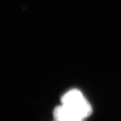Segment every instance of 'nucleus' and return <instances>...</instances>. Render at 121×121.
I'll return each mask as SVG.
<instances>
[{"label":"nucleus","mask_w":121,"mask_h":121,"mask_svg":"<svg viewBox=\"0 0 121 121\" xmlns=\"http://www.w3.org/2000/svg\"><path fill=\"white\" fill-rule=\"evenodd\" d=\"M54 121H55V120H54Z\"/></svg>","instance_id":"obj_3"},{"label":"nucleus","mask_w":121,"mask_h":121,"mask_svg":"<svg viewBox=\"0 0 121 121\" xmlns=\"http://www.w3.org/2000/svg\"><path fill=\"white\" fill-rule=\"evenodd\" d=\"M60 101L62 106L83 120L93 113L91 104L85 98L82 92L77 89L69 91L61 97Z\"/></svg>","instance_id":"obj_1"},{"label":"nucleus","mask_w":121,"mask_h":121,"mask_svg":"<svg viewBox=\"0 0 121 121\" xmlns=\"http://www.w3.org/2000/svg\"><path fill=\"white\" fill-rule=\"evenodd\" d=\"M53 117L55 121H83L84 120L72 112L60 105L56 107L53 110Z\"/></svg>","instance_id":"obj_2"}]
</instances>
